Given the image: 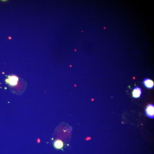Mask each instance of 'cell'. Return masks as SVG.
<instances>
[{"label":"cell","mask_w":154,"mask_h":154,"mask_svg":"<svg viewBox=\"0 0 154 154\" xmlns=\"http://www.w3.org/2000/svg\"><path fill=\"white\" fill-rule=\"evenodd\" d=\"M142 91L140 88L137 87L135 88L132 92L133 96L135 98H139L141 95Z\"/></svg>","instance_id":"4"},{"label":"cell","mask_w":154,"mask_h":154,"mask_svg":"<svg viewBox=\"0 0 154 154\" xmlns=\"http://www.w3.org/2000/svg\"><path fill=\"white\" fill-rule=\"evenodd\" d=\"M143 83L145 87L149 89H152L154 87V83L153 81L146 78L143 80Z\"/></svg>","instance_id":"3"},{"label":"cell","mask_w":154,"mask_h":154,"mask_svg":"<svg viewBox=\"0 0 154 154\" xmlns=\"http://www.w3.org/2000/svg\"><path fill=\"white\" fill-rule=\"evenodd\" d=\"M8 39H11V37H9L8 38Z\"/></svg>","instance_id":"6"},{"label":"cell","mask_w":154,"mask_h":154,"mask_svg":"<svg viewBox=\"0 0 154 154\" xmlns=\"http://www.w3.org/2000/svg\"><path fill=\"white\" fill-rule=\"evenodd\" d=\"M18 78L14 75L12 76L8 77V79L6 80V82L10 85L15 86L17 84Z\"/></svg>","instance_id":"2"},{"label":"cell","mask_w":154,"mask_h":154,"mask_svg":"<svg viewBox=\"0 0 154 154\" xmlns=\"http://www.w3.org/2000/svg\"><path fill=\"white\" fill-rule=\"evenodd\" d=\"M146 113L149 118L154 119V106L153 104H150L147 106L146 109Z\"/></svg>","instance_id":"1"},{"label":"cell","mask_w":154,"mask_h":154,"mask_svg":"<svg viewBox=\"0 0 154 154\" xmlns=\"http://www.w3.org/2000/svg\"><path fill=\"white\" fill-rule=\"evenodd\" d=\"M54 147L57 149H60L63 148L64 143L60 140H57L55 141L53 144Z\"/></svg>","instance_id":"5"}]
</instances>
